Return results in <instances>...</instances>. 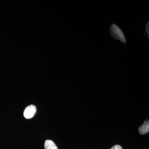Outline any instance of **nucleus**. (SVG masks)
Returning <instances> with one entry per match:
<instances>
[{
    "mask_svg": "<svg viewBox=\"0 0 149 149\" xmlns=\"http://www.w3.org/2000/svg\"><path fill=\"white\" fill-rule=\"evenodd\" d=\"M110 33L113 38L114 39L120 40L124 44L126 43V39L123 32L117 25L115 24H112L110 28Z\"/></svg>",
    "mask_w": 149,
    "mask_h": 149,
    "instance_id": "1",
    "label": "nucleus"
},
{
    "mask_svg": "<svg viewBox=\"0 0 149 149\" xmlns=\"http://www.w3.org/2000/svg\"><path fill=\"white\" fill-rule=\"evenodd\" d=\"M36 111V107L34 105H30L24 110V116L27 119H30L35 116Z\"/></svg>",
    "mask_w": 149,
    "mask_h": 149,
    "instance_id": "2",
    "label": "nucleus"
},
{
    "mask_svg": "<svg viewBox=\"0 0 149 149\" xmlns=\"http://www.w3.org/2000/svg\"><path fill=\"white\" fill-rule=\"evenodd\" d=\"M139 131L141 135H145L149 133V120L145 121L143 124L139 127Z\"/></svg>",
    "mask_w": 149,
    "mask_h": 149,
    "instance_id": "3",
    "label": "nucleus"
},
{
    "mask_svg": "<svg viewBox=\"0 0 149 149\" xmlns=\"http://www.w3.org/2000/svg\"><path fill=\"white\" fill-rule=\"evenodd\" d=\"M45 149H58L56 144L51 140H46L45 143Z\"/></svg>",
    "mask_w": 149,
    "mask_h": 149,
    "instance_id": "4",
    "label": "nucleus"
},
{
    "mask_svg": "<svg viewBox=\"0 0 149 149\" xmlns=\"http://www.w3.org/2000/svg\"><path fill=\"white\" fill-rule=\"evenodd\" d=\"M111 149H123L122 147L119 145H115L113 146Z\"/></svg>",
    "mask_w": 149,
    "mask_h": 149,
    "instance_id": "5",
    "label": "nucleus"
},
{
    "mask_svg": "<svg viewBox=\"0 0 149 149\" xmlns=\"http://www.w3.org/2000/svg\"><path fill=\"white\" fill-rule=\"evenodd\" d=\"M146 31L147 33H148V37H149V22L147 23L146 24Z\"/></svg>",
    "mask_w": 149,
    "mask_h": 149,
    "instance_id": "6",
    "label": "nucleus"
}]
</instances>
